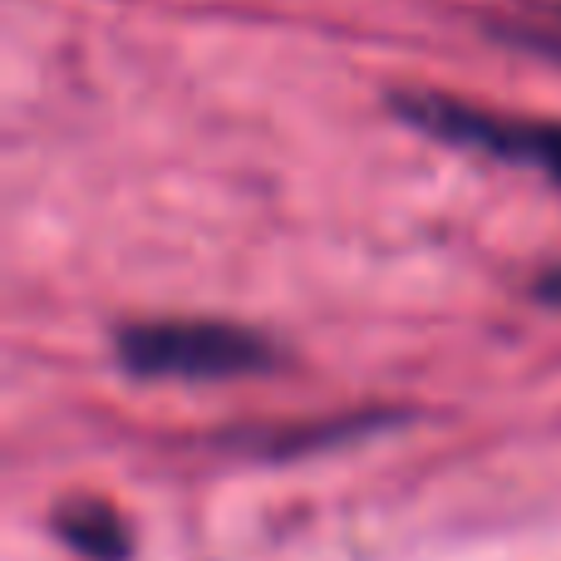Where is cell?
I'll return each mask as SVG.
<instances>
[{
    "mask_svg": "<svg viewBox=\"0 0 561 561\" xmlns=\"http://www.w3.org/2000/svg\"><path fill=\"white\" fill-rule=\"evenodd\" d=\"M389 104H394V114L404 124L424 128L438 144L537 168V173L561 187V124H552V118L493 114V108L463 104V99H448V94H394Z\"/></svg>",
    "mask_w": 561,
    "mask_h": 561,
    "instance_id": "7a4b0ae2",
    "label": "cell"
},
{
    "mask_svg": "<svg viewBox=\"0 0 561 561\" xmlns=\"http://www.w3.org/2000/svg\"><path fill=\"white\" fill-rule=\"evenodd\" d=\"M533 296L542 300V306H561V266H552V272H542V276H537Z\"/></svg>",
    "mask_w": 561,
    "mask_h": 561,
    "instance_id": "277c9868",
    "label": "cell"
},
{
    "mask_svg": "<svg viewBox=\"0 0 561 561\" xmlns=\"http://www.w3.org/2000/svg\"><path fill=\"white\" fill-rule=\"evenodd\" d=\"M55 533L65 547H75L89 561H128V527L99 497H69L65 507H55Z\"/></svg>",
    "mask_w": 561,
    "mask_h": 561,
    "instance_id": "3957f363",
    "label": "cell"
},
{
    "mask_svg": "<svg viewBox=\"0 0 561 561\" xmlns=\"http://www.w3.org/2000/svg\"><path fill=\"white\" fill-rule=\"evenodd\" d=\"M114 355L134 379H187V385L266 375L280 359L272 340L227 320H138L118 330Z\"/></svg>",
    "mask_w": 561,
    "mask_h": 561,
    "instance_id": "6da1fadb",
    "label": "cell"
}]
</instances>
